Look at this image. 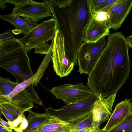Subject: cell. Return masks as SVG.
<instances>
[{"label": "cell", "instance_id": "obj_7", "mask_svg": "<svg viewBox=\"0 0 132 132\" xmlns=\"http://www.w3.org/2000/svg\"><path fill=\"white\" fill-rule=\"evenodd\" d=\"M50 92L57 99L62 100L67 104L96 96L87 86L81 82L75 85L63 84L53 87Z\"/></svg>", "mask_w": 132, "mask_h": 132}, {"label": "cell", "instance_id": "obj_25", "mask_svg": "<svg viewBox=\"0 0 132 132\" xmlns=\"http://www.w3.org/2000/svg\"><path fill=\"white\" fill-rule=\"evenodd\" d=\"M119 0H104L96 7L92 9L93 13L100 11H106L117 3Z\"/></svg>", "mask_w": 132, "mask_h": 132}, {"label": "cell", "instance_id": "obj_13", "mask_svg": "<svg viewBox=\"0 0 132 132\" xmlns=\"http://www.w3.org/2000/svg\"><path fill=\"white\" fill-rule=\"evenodd\" d=\"M1 19L13 25L15 29L12 30L16 35L21 33L26 35L38 25L36 21L29 19L21 18L12 14L0 15Z\"/></svg>", "mask_w": 132, "mask_h": 132}, {"label": "cell", "instance_id": "obj_21", "mask_svg": "<svg viewBox=\"0 0 132 132\" xmlns=\"http://www.w3.org/2000/svg\"><path fill=\"white\" fill-rule=\"evenodd\" d=\"M93 118L91 113L89 116L79 121L72 123L71 132L84 128H93Z\"/></svg>", "mask_w": 132, "mask_h": 132}, {"label": "cell", "instance_id": "obj_4", "mask_svg": "<svg viewBox=\"0 0 132 132\" xmlns=\"http://www.w3.org/2000/svg\"><path fill=\"white\" fill-rule=\"evenodd\" d=\"M98 99L96 95L75 103L67 104L59 109L51 107L45 108L46 114L58 118L66 122H76L87 118Z\"/></svg>", "mask_w": 132, "mask_h": 132}, {"label": "cell", "instance_id": "obj_36", "mask_svg": "<svg viewBox=\"0 0 132 132\" xmlns=\"http://www.w3.org/2000/svg\"><path fill=\"white\" fill-rule=\"evenodd\" d=\"M94 130L93 128H89L83 129L72 132H94Z\"/></svg>", "mask_w": 132, "mask_h": 132}, {"label": "cell", "instance_id": "obj_9", "mask_svg": "<svg viewBox=\"0 0 132 132\" xmlns=\"http://www.w3.org/2000/svg\"><path fill=\"white\" fill-rule=\"evenodd\" d=\"M44 1V2H39L32 0H25L15 5L11 14L16 16H22L36 22L52 16L48 4Z\"/></svg>", "mask_w": 132, "mask_h": 132}, {"label": "cell", "instance_id": "obj_2", "mask_svg": "<svg viewBox=\"0 0 132 132\" xmlns=\"http://www.w3.org/2000/svg\"><path fill=\"white\" fill-rule=\"evenodd\" d=\"M45 1L50 7L57 29L63 35L67 56L75 65L77 63L78 49L93 18L90 0Z\"/></svg>", "mask_w": 132, "mask_h": 132}, {"label": "cell", "instance_id": "obj_11", "mask_svg": "<svg viewBox=\"0 0 132 132\" xmlns=\"http://www.w3.org/2000/svg\"><path fill=\"white\" fill-rule=\"evenodd\" d=\"M130 100L126 98L116 105L103 130L108 132L132 112V103Z\"/></svg>", "mask_w": 132, "mask_h": 132}, {"label": "cell", "instance_id": "obj_34", "mask_svg": "<svg viewBox=\"0 0 132 132\" xmlns=\"http://www.w3.org/2000/svg\"><path fill=\"white\" fill-rule=\"evenodd\" d=\"M0 125L3 126L6 129L10 131H12V129L9 124L4 120L1 117L0 118Z\"/></svg>", "mask_w": 132, "mask_h": 132}, {"label": "cell", "instance_id": "obj_27", "mask_svg": "<svg viewBox=\"0 0 132 132\" xmlns=\"http://www.w3.org/2000/svg\"><path fill=\"white\" fill-rule=\"evenodd\" d=\"M0 104L1 105L11 113L18 117L24 113L11 103H5Z\"/></svg>", "mask_w": 132, "mask_h": 132}, {"label": "cell", "instance_id": "obj_19", "mask_svg": "<svg viewBox=\"0 0 132 132\" xmlns=\"http://www.w3.org/2000/svg\"><path fill=\"white\" fill-rule=\"evenodd\" d=\"M22 48L23 46L19 39L15 37L0 42V56Z\"/></svg>", "mask_w": 132, "mask_h": 132}, {"label": "cell", "instance_id": "obj_33", "mask_svg": "<svg viewBox=\"0 0 132 132\" xmlns=\"http://www.w3.org/2000/svg\"><path fill=\"white\" fill-rule=\"evenodd\" d=\"M28 123L27 120L25 116H24L23 120L20 124L18 127L17 132H22V131L26 129L28 127Z\"/></svg>", "mask_w": 132, "mask_h": 132}, {"label": "cell", "instance_id": "obj_6", "mask_svg": "<svg viewBox=\"0 0 132 132\" xmlns=\"http://www.w3.org/2000/svg\"><path fill=\"white\" fill-rule=\"evenodd\" d=\"M57 30L56 22L53 18L38 24L23 37L19 39L26 52L54 39Z\"/></svg>", "mask_w": 132, "mask_h": 132}, {"label": "cell", "instance_id": "obj_3", "mask_svg": "<svg viewBox=\"0 0 132 132\" xmlns=\"http://www.w3.org/2000/svg\"><path fill=\"white\" fill-rule=\"evenodd\" d=\"M27 53L22 48L0 56V67L12 74L18 84L34 75Z\"/></svg>", "mask_w": 132, "mask_h": 132}, {"label": "cell", "instance_id": "obj_17", "mask_svg": "<svg viewBox=\"0 0 132 132\" xmlns=\"http://www.w3.org/2000/svg\"><path fill=\"white\" fill-rule=\"evenodd\" d=\"M10 99V103L23 113L31 109L34 106L29 96L24 90Z\"/></svg>", "mask_w": 132, "mask_h": 132}, {"label": "cell", "instance_id": "obj_29", "mask_svg": "<svg viewBox=\"0 0 132 132\" xmlns=\"http://www.w3.org/2000/svg\"><path fill=\"white\" fill-rule=\"evenodd\" d=\"M51 47L50 45L47 43H45L40 44L35 48L34 52L43 54H46L48 52Z\"/></svg>", "mask_w": 132, "mask_h": 132}, {"label": "cell", "instance_id": "obj_1", "mask_svg": "<svg viewBox=\"0 0 132 132\" xmlns=\"http://www.w3.org/2000/svg\"><path fill=\"white\" fill-rule=\"evenodd\" d=\"M108 36L106 44L87 82L98 98L116 94L126 82L130 70L129 47L125 36L119 32Z\"/></svg>", "mask_w": 132, "mask_h": 132}, {"label": "cell", "instance_id": "obj_28", "mask_svg": "<svg viewBox=\"0 0 132 132\" xmlns=\"http://www.w3.org/2000/svg\"><path fill=\"white\" fill-rule=\"evenodd\" d=\"M0 114H3L7 121L12 122L18 117L13 114L7 110L1 105L0 104Z\"/></svg>", "mask_w": 132, "mask_h": 132}, {"label": "cell", "instance_id": "obj_38", "mask_svg": "<svg viewBox=\"0 0 132 132\" xmlns=\"http://www.w3.org/2000/svg\"><path fill=\"white\" fill-rule=\"evenodd\" d=\"M25 0H7V2L13 4L15 5L18 3L24 1Z\"/></svg>", "mask_w": 132, "mask_h": 132}, {"label": "cell", "instance_id": "obj_40", "mask_svg": "<svg viewBox=\"0 0 132 132\" xmlns=\"http://www.w3.org/2000/svg\"><path fill=\"white\" fill-rule=\"evenodd\" d=\"M0 132H13L12 130L10 131L6 129L0 125Z\"/></svg>", "mask_w": 132, "mask_h": 132}, {"label": "cell", "instance_id": "obj_14", "mask_svg": "<svg viewBox=\"0 0 132 132\" xmlns=\"http://www.w3.org/2000/svg\"><path fill=\"white\" fill-rule=\"evenodd\" d=\"M132 8V0H125L123 3L110 15L107 22L110 29L115 30L119 29L130 13Z\"/></svg>", "mask_w": 132, "mask_h": 132}, {"label": "cell", "instance_id": "obj_8", "mask_svg": "<svg viewBox=\"0 0 132 132\" xmlns=\"http://www.w3.org/2000/svg\"><path fill=\"white\" fill-rule=\"evenodd\" d=\"M51 58L54 70L61 78L67 76L73 70L74 65L66 54L63 35L58 29L54 38Z\"/></svg>", "mask_w": 132, "mask_h": 132}, {"label": "cell", "instance_id": "obj_31", "mask_svg": "<svg viewBox=\"0 0 132 132\" xmlns=\"http://www.w3.org/2000/svg\"><path fill=\"white\" fill-rule=\"evenodd\" d=\"M15 35L12 30H9L6 32L0 35V42L13 38L14 37Z\"/></svg>", "mask_w": 132, "mask_h": 132}, {"label": "cell", "instance_id": "obj_26", "mask_svg": "<svg viewBox=\"0 0 132 132\" xmlns=\"http://www.w3.org/2000/svg\"><path fill=\"white\" fill-rule=\"evenodd\" d=\"M110 15L106 11H102L93 13V18L95 20L101 22H107Z\"/></svg>", "mask_w": 132, "mask_h": 132}, {"label": "cell", "instance_id": "obj_12", "mask_svg": "<svg viewBox=\"0 0 132 132\" xmlns=\"http://www.w3.org/2000/svg\"><path fill=\"white\" fill-rule=\"evenodd\" d=\"M109 29L106 22H100L92 18L86 29L84 41L95 43L108 36L110 34Z\"/></svg>", "mask_w": 132, "mask_h": 132}, {"label": "cell", "instance_id": "obj_10", "mask_svg": "<svg viewBox=\"0 0 132 132\" xmlns=\"http://www.w3.org/2000/svg\"><path fill=\"white\" fill-rule=\"evenodd\" d=\"M116 94L106 98H98L91 111L93 118V128L98 129L101 125L109 119L112 114V107Z\"/></svg>", "mask_w": 132, "mask_h": 132}, {"label": "cell", "instance_id": "obj_20", "mask_svg": "<svg viewBox=\"0 0 132 132\" xmlns=\"http://www.w3.org/2000/svg\"><path fill=\"white\" fill-rule=\"evenodd\" d=\"M108 132H132V112Z\"/></svg>", "mask_w": 132, "mask_h": 132}, {"label": "cell", "instance_id": "obj_35", "mask_svg": "<svg viewBox=\"0 0 132 132\" xmlns=\"http://www.w3.org/2000/svg\"><path fill=\"white\" fill-rule=\"evenodd\" d=\"M104 1V0H90L92 9L97 7Z\"/></svg>", "mask_w": 132, "mask_h": 132}, {"label": "cell", "instance_id": "obj_16", "mask_svg": "<svg viewBox=\"0 0 132 132\" xmlns=\"http://www.w3.org/2000/svg\"><path fill=\"white\" fill-rule=\"evenodd\" d=\"M28 111L29 112L27 119L28 126L22 132H31L35 130L48 123L52 117L45 113L40 114L34 112L31 109Z\"/></svg>", "mask_w": 132, "mask_h": 132}, {"label": "cell", "instance_id": "obj_39", "mask_svg": "<svg viewBox=\"0 0 132 132\" xmlns=\"http://www.w3.org/2000/svg\"><path fill=\"white\" fill-rule=\"evenodd\" d=\"M126 40L129 47L132 48V34L127 37Z\"/></svg>", "mask_w": 132, "mask_h": 132}, {"label": "cell", "instance_id": "obj_32", "mask_svg": "<svg viewBox=\"0 0 132 132\" xmlns=\"http://www.w3.org/2000/svg\"><path fill=\"white\" fill-rule=\"evenodd\" d=\"M125 0H119L115 4L107 10V11L110 15L114 12L123 3Z\"/></svg>", "mask_w": 132, "mask_h": 132}, {"label": "cell", "instance_id": "obj_18", "mask_svg": "<svg viewBox=\"0 0 132 132\" xmlns=\"http://www.w3.org/2000/svg\"><path fill=\"white\" fill-rule=\"evenodd\" d=\"M54 43V39L52 40L50 49L41 63L36 73L34 74L35 80L32 83L34 86H36L43 77L45 70L51 60Z\"/></svg>", "mask_w": 132, "mask_h": 132}, {"label": "cell", "instance_id": "obj_24", "mask_svg": "<svg viewBox=\"0 0 132 132\" xmlns=\"http://www.w3.org/2000/svg\"><path fill=\"white\" fill-rule=\"evenodd\" d=\"M18 84L8 78L0 77V88L11 92Z\"/></svg>", "mask_w": 132, "mask_h": 132}, {"label": "cell", "instance_id": "obj_23", "mask_svg": "<svg viewBox=\"0 0 132 132\" xmlns=\"http://www.w3.org/2000/svg\"><path fill=\"white\" fill-rule=\"evenodd\" d=\"M33 84L32 83L26 87L24 90L29 96L31 101L41 106H43L42 101L39 97L37 93L35 91Z\"/></svg>", "mask_w": 132, "mask_h": 132}, {"label": "cell", "instance_id": "obj_30", "mask_svg": "<svg viewBox=\"0 0 132 132\" xmlns=\"http://www.w3.org/2000/svg\"><path fill=\"white\" fill-rule=\"evenodd\" d=\"M24 116V113H23L18 116L15 120L12 122L7 121V122L10 125L11 128L13 129L15 132H17L18 128V126L20 124H21L23 120Z\"/></svg>", "mask_w": 132, "mask_h": 132}, {"label": "cell", "instance_id": "obj_41", "mask_svg": "<svg viewBox=\"0 0 132 132\" xmlns=\"http://www.w3.org/2000/svg\"><path fill=\"white\" fill-rule=\"evenodd\" d=\"M94 132H105L103 129H98L94 130Z\"/></svg>", "mask_w": 132, "mask_h": 132}, {"label": "cell", "instance_id": "obj_15", "mask_svg": "<svg viewBox=\"0 0 132 132\" xmlns=\"http://www.w3.org/2000/svg\"><path fill=\"white\" fill-rule=\"evenodd\" d=\"M72 126V123L52 117L48 123L31 132H71Z\"/></svg>", "mask_w": 132, "mask_h": 132}, {"label": "cell", "instance_id": "obj_5", "mask_svg": "<svg viewBox=\"0 0 132 132\" xmlns=\"http://www.w3.org/2000/svg\"><path fill=\"white\" fill-rule=\"evenodd\" d=\"M105 37L95 43L84 42L78 49L77 61L78 72L81 74L88 75L101 55L107 43Z\"/></svg>", "mask_w": 132, "mask_h": 132}, {"label": "cell", "instance_id": "obj_37", "mask_svg": "<svg viewBox=\"0 0 132 132\" xmlns=\"http://www.w3.org/2000/svg\"><path fill=\"white\" fill-rule=\"evenodd\" d=\"M7 2V0H0V8L1 9H4L7 6L5 5Z\"/></svg>", "mask_w": 132, "mask_h": 132}, {"label": "cell", "instance_id": "obj_22", "mask_svg": "<svg viewBox=\"0 0 132 132\" xmlns=\"http://www.w3.org/2000/svg\"><path fill=\"white\" fill-rule=\"evenodd\" d=\"M34 80L35 78L33 76L30 78L18 84L7 96L10 99H11L16 95L24 90L30 85L33 83Z\"/></svg>", "mask_w": 132, "mask_h": 132}]
</instances>
